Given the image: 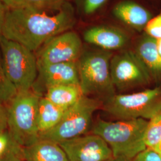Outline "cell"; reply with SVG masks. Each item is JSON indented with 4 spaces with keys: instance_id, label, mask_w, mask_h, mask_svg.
<instances>
[{
    "instance_id": "1",
    "label": "cell",
    "mask_w": 161,
    "mask_h": 161,
    "mask_svg": "<svg viewBox=\"0 0 161 161\" xmlns=\"http://www.w3.org/2000/svg\"><path fill=\"white\" fill-rule=\"evenodd\" d=\"M75 20L73 7L68 3L54 14L30 10H8L1 35L35 53L52 38L70 31Z\"/></svg>"
},
{
    "instance_id": "2",
    "label": "cell",
    "mask_w": 161,
    "mask_h": 161,
    "mask_svg": "<svg viewBox=\"0 0 161 161\" xmlns=\"http://www.w3.org/2000/svg\"><path fill=\"white\" fill-rule=\"evenodd\" d=\"M148 120L108 121L98 119L92 128V133L103 138L112 150L114 157L132 159L147 147L144 137Z\"/></svg>"
},
{
    "instance_id": "3",
    "label": "cell",
    "mask_w": 161,
    "mask_h": 161,
    "mask_svg": "<svg viewBox=\"0 0 161 161\" xmlns=\"http://www.w3.org/2000/svg\"><path fill=\"white\" fill-rule=\"evenodd\" d=\"M42 96L32 89L18 92L6 106L7 131L23 147L29 146L39 139L37 112Z\"/></svg>"
},
{
    "instance_id": "4",
    "label": "cell",
    "mask_w": 161,
    "mask_h": 161,
    "mask_svg": "<svg viewBox=\"0 0 161 161\" xmlns=\"http://www.w3.org/2000/svg\"><path fill=\"white\" fill-rule=\"evenodd\" d=\"M112 56V53L102 49L82 53L77 64L84 96H98L106 99L116 94L110 69Z\"/></svg>"
},
{
    "instance_id": "5",
    "label": "cell",
    "mask_w": 161,
    "mask_h": 161,
    "mask_svg": "<svg viewBox=\"0 0 161 161\" xmlns=\"http://www.w3.org/2000/svg\"><path fill=\"white\" fill-rule=\"evenodd\" d=\"M103 109L118 120L149 121L161 110V88L139 92L115 94L104 100Z\"/></svg>"
},
{
    "instance_id": "6",
    "label": "cell",
    "mask_w": 161,
    "mask_h": 161,
    "mask_svg": "<svg viewBox=\"0 0 161 161\" xmlns=\"http://www.w3.org/2000/svg\"><path fill=\"white\" fill-rule=\"evenodd\" d=\"M1 58L6 74L18 92L32 89L38 76L35 53L0 35Z\"/></svg>"
},
{
    "instance_id": "7",
    "label": "cell",
    "mask_w": 161,
    "mask_h": 161,
    "mask_svg": "<svg viewBox=\"0 0 161 161\" xmlns=\"http://www.w3.org/2000/svg\"><path fill=\"white\" fill-rule=\"evenodd\" d=\"M102 104L97 100L83 96L74 105L66 110L61 120L50 130L39 136V138L58 144L85 135L91 127L94 112Z\"/></svg>"
},
{
    "instance_id": "8",
    "label": "cell",
    "mask_w": 161,
    "mask_h": 161,
    "mask_svg": "<svg viewBox=\"0 0 161 161\" xmlns=\"http://www.w3.org/2000/svg\"><path fill=\"white\" fill-rule=\"evenodd\" d=\"M115 89L124 91L149 84L152 76L135 52L125 50L113 55L110 64Z\"/></svg>"
},
{
    "instance_id": "9",
    "label": "cell",
    "mask_w": 161,
    "mask_h": 161,
    "mask_svg": "<svg viewBox=\"0 0 161 161\" xmlns=\"http://www.w3.org/2000/svg\"><path fill=\"white\" fill-rule=\"evenodd\" d=\"M82 53L80 37L74 31H68L46 42L35 52L38 66L77 62Z\"/></svg>"
},
{
    "instance_id": "10",
    "label": "cell",
    "mask_w": 161,
    "mask_h": 161,
    "mask_svg": "<svg viewBox=\"0 0 161 161\" xmlns=\"http://www.w3.org/2000/svg\"><path fill=\"white\" fill-rule=\"evenodd\" d=\"M69 161H107L113 157L109 146L97 135L85 134L59 143Z\"/></svg>"
},
{
    "instance_id": "11",
    "label": "cell",
    "mask_w": 161,
    "mask_h": 161,
    "mask_svg": "<svg viewBox=\"0 0 161 161\" xmlns=\"http://www.w3.org/2000/svg\"><path fill=\"white\" fill-rule=\"evenodd\" d=\"M67 84L80 85L77 62L38 66V76L32 90L42 96V88L46 91L52 86Z\"/></svg>"
},
{
    "instance_id": "12",
    "label": "cell",
    "mask_w": 161,
    "mask_h": 161,
    "mask_svg": "<svg viewBox=\"0 0 161 161\" xmlns=\"http://www.w3.org/2000/svg\"><path fill=\"white\" fill-rule=\"evenodd\" d=\"M84 40L87 43L106 51L120 50L128 42V36L124 31L109 26H96L84 33Z\"/></svg>"
},
{
    "instance_id": "13",
    "label": "cell",
    "mask_w": 161,
    "mask_h": 161,
    "mask_svg": "<svg viewBox=\"0 0 161 161\" xmlns=\"http://www.w3.org/2000/svg\"><path fill=\"white\" fill-rule=\"evenodd\" d=\"M113 12L118 19L138 31L144 29L152 19V14L147 10L131 1L119 3Z\"/></svg>"
},
{
    "instance_id": "14",
    "label": "cell",
    "mask_w": 161,
    "mask_h": 161,
    "mask_svg": "<svg viewBox=\"0 0 161 161\" xmlns=\"http://www.w3.org/2000/svg\"><path fill=\"white\" fill-rule=\"evenodd\" d=\"M24 150L25 161H69L60 144L50 140L39 138Z\"/></svg>"
},
{
    "instance_id": "15",
    "label": "cell",
    "mask_w": 161,
    "mask_h": 161,
    "mask_svg": "<svg viewBox=\"0 0 161 161\" xmlns=\"http://www.w3.org/2000/svg\"><path fill=\"white\" fill-rule=\"evenodd\" d=\"M134 52L152 77L161 76V56L157 49L156 39L145 35L138 41Z\"/></svg>"
},
{
    "instance_id": "16",
    "label": "cell",
    "mask_w": 161,
    "mask_h": 161,
    "mask_svg": "<svg viewBox=\"0 0 161 161\" xmlns=\"http://www.w3.org/2000/svg\"><path fill=\"white\" fill-rule=\"evenodd\" d=\"M56 106L68 109L84 96L80 85H60L48 88L43 96Z\"/></svg>"
},
{
    "instance_id": "17",
    "label": "cell",
    "mask_w": 161,
    "mask_h": 161,
    "mask_svg": "<svg viewBox=\"0 0 161 161\" xmlns=\"http://www.w3.org/2000/svg\"><path fill=\"white\" fill-rule=\"evenodd\" d=\"M53 103L46 98H40L37 112V127L39 136L50 131L61 120L66 110Z\"/></svg>"
},
{
    "instance_id": "18",
    "label": "cell",
    "mask_w": 161,
    "mask_h": 161,
    "mask_svg": "<svg viewBox=\"0 0 161 161\" xmlns=\"http://www.w3.org/2000/svg\"><path fill=\"white\" fill-rule=\"evenodd\" d=\"M8 10L23 9L41 12L58 11L68 0H1Z\"/></svg>"
},
{
    "instance_id": "19",
    "label": "cell",
    "mask_w": 161,
    "mask_h": 161,
    "mask_svg": "<svg viewBox=\"0 0 161 161\" xmlns=\"http://www.w3.org/2000/svg\"><path fill=\"white\" fill-rule=\"evenodd\" d=\"M0 161H25L24 147L7 130L0 134Z\"/></svg>"
},
{
    "instance_id": "20",
    "label": "cell",
    "mask_w": 161,
    "mask_h": 161,
    "mask_svg": "<svg viewBox=\"0 0 161 161\" xmlns=\"http://www.w3.org/2000/svg\"><path fill=\"white\" fill-rule=\"evenodd\" d=\"M17 92L16 86L6 74L0 56V104L7 106L16 96Z\"/></svg>"
},
{
    "instance_id": "21",
    "label": "cell",
    "mask_w": 161,
    "mask_h": 161,
    "mask_svg": "<svg viewBox=\"0 0 161 161\" xmlns=\"http://www.w3.org/2000/svg\"><path fill=\"white\" fill-rule=\"evenodd\" d=\"M161 139V110L150 119L146 128L144 143L147 148L153 149Z\"/></svg>"
},
{
    "instance_id": "22",
    "label": "cell",
    "mask_w": 161,
    "mask_h": 161,
    "mask_svg": "<svg viewBox=\"0 0 161 161\" xmlns=\"http://www.w3.org/2000/svg\"><path fill=\"white\" fill-rule=\"evenodd\" d=\"M146 34L156 40L161 38V13L152 18L144 28Z\"/></svg>"
},
{
    "instance_id": "23",
    "label": "cell",
    "mask_w": 161,
    "mask_h": 161,
    "mask_svg": "<svg viewBox=\"0 0 161 161\" xmlns=\"http://www.w3.org/2000/svg\"><path fill=\"white\" fill-rule=\"evenodd\" d=\"M131 161H161V155L155 150L146 148L132 158Z\"/></svg>"
},
{
    "instance_id": "24",
    "label": "cell",
    "mask_w": 161,
    "mask_h": 161,
    "mask_svg": "<svg viewBox=\"0 0 161 161\" xmlns=\"http://www.w3.org/2000/svg\"><path fill=\"white\" fill-rule=\"evenodd\" d=\"M107 0H84L83 8L86 14H92L103 6Z\"/></svg>"
},
{
    "instance_id": "25",
    "label": "cell",
    "mask_w": 161,
    "mask_h": 161,
    "mask_svg": "<svg viewBox=\"0 0 161 161\" xmlns=\"http://www.w3.org/2000/svg\"><path fill=\"white\" fill-rule=\"evenodd\" d=\"M7 130V110L6 105L0 104V134Z\"/></svg>"
},
{
    "instance_id": "26",
    "label": "cell",
    "mask_w": 161,
    "mask_h": 161,
    "mask_svg": "<svg viewBox=\"0 0 161 161\" xmlns=\"http://www.w3.org/2000/svg\"><path fill=\"white\" fill-rule=\"evenodd\" d=\"M8 9L3 3V2L0 0V35H2L3 29L4 26V24L6 19V13Z\"/></svg>"
},
{
    "instance_id": "27",
    "label": "cell",
    "mask_w": 161,
    "mask_h": 161,
    "mask_svg": "<svg viewBox=\"0 0 161 161\" xmlns=\"http://www.w3.org/2000/svg\"><path fill=\"white\" fill-rule=\"evenodd\" d=\"M107 161H131V159H129L125 158H121V157H112V158L109 159Z\"/></svg>"
},
{
    "instance_id": "28",
    "label": "cell",
    "mask_w": 161,
    "mask_h": 161,
    "mask_svg": "<svg viewBox=\"0 0 161 161\" xmlns=\"http://www.w3.org/2000/svg\"><path fill=\"white\" fill-rule=\"evenodd\" d=\"M152 149L155 150L156 152H157L159 154H160L161 155V139L160 140V141L158 143V144L155 146V147Z\"/></svg>"
},
{
    "instance_id": "29",
    "label": "cell",
    "mask_w": 161,
    "mask_h": 161,
    "mask_svg": "<svg viewBox=\"0 0 161 161\" xmlns=\"http://www.w3.org/2000/svg\"><path fill=\"white\" fill-rule=\"evenodd\" d=\"M156 46L159 55L161 56V38L156 40Z\"/></svg>"
}]
</instances>
